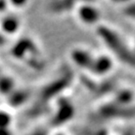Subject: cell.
<instances>
[{
	"label": "cell",
	"mask_w": 135,
	"mask_h": 135,
	"mask_svg": "<svg viewBox=\"0 0 135 135\" xmlns=\"http://www.w3.org/2000/svg\"><path fill=\"white\" fill-rule=\"evenodd\" d=\"M11 54L18 59H25L32 55H40V51L38 45L32 40L23 38L17 42L11 49Z\"/></svg>",
	"instance_id": "obj_7"
},
{
	"label": "cell",
	"mask_w": 135,
	"mask_h": 135,
	"mask_svg": "<svg viewBox=\"0 0 135 135\" xmlns=\"http://www.w3.org/2000/svg\"><path fill=\"white\" fill-rule=\"evenodd\" d=\"M11 121V118L9 114L4 112H0V129H4V128H8Z\"/></svg>",
	"instance_id": "obj_17"
},
{
	"label": "cell",
	"mask_w": 135,
	"mask_h": 135,
	"mask_svg": "<svg viewBox=\"0 0 135 135\" xmlns=\"http://www.w3.org/2000/svg\"><path fill=\"white\" fill-rule=\"evenodd\" d=\"M20 26V22L14 16L6 17L2 22V28L8 34H13L18 30Z\"/></svg>",
	"instance_id": "obj_13"
},
{
	"label": "cell",
	"mask_w": 135,
	"mask_h": 135,
	"mask_svg": "<svg viewBox=\"0 0 135 135\" xmlns=\"http://www.w3.org/2000/svg\"><path fill=\"white\" fill-rule=\"evenodd\" d=\"M121 11L127 18L135 21V2L124 3V6L122 7Z\"/></svg>",
	"instance_id": "obj_16"
},
{
	"label": "cell",
	"mask_w": 135,
	"mask_h": 135,
	"mask_svg": "<svg viewBox=\"0 0 135 135\" xmlns=\"http://www.w3.org/2000/svg\"><path fill=\"white\" fill-rule=\"evenodd\" d=\"M74 73L69 67H65L58 74L44 84L40 89L37 102L50 106L51 101L56 100L64 96V92L71 86L74 81Z\"/></svg>",
	"instance_id": "obj_2"
},
{
	"label": "cell",
	"mask_w": 135,
	"mask_h": 135,
	"mask_svg": "<svg viewBox=\"0 0 135 135\" xmlns=\"http://www.w3.org/2000/svg\"><path fill=\"white\" fill-rule=\"evenodd\" d=\"M131 48H132L133 52H134V54H135V38H134V40H133V44H132V46H131Z\"/></svg>",
	"instance_id": "obj_22"
},
{
	"label": "cell",
	"mask_w": 135,
	"mask_h": 135,
	"mask_svg": "<svg viewBox=\"0 0 135 135\" xmlns=\"http://www.w3.org/2000/svg\"><path fill=\"white\" fill-rule=\"evenodd\" d=\"M30 97V92L27 90H13L9 95L8 98V103L11 104L12 107H19L23 105L28 100Z\"/></svg>",
	"instance_id": "obj_12"
},
{
	"label": "cell",
	"mask_w": 135,
	"mask_h": 135,
	"mask_svg": "<svg viewBox=\"0 0 135 135\" xmlns=\"http://www.w3.org/2000/svg\"><path fill=\"white\" fill-rule=\"evenodd\" d=\"M94 56L95 55H93L91 52L83 47H75L70 53V58L72 63L79 69L87 70V71L92 65Z\"/></svg>",
	"instance_id": "obj_8"
},
{
	"label": "cell",
	"mask_w": 135,
	"mask_h": 135,
	"mask_svg": "<svg viewBox=\"0 0 135 135\" xmlns=\"http://www.w3.org/2000/svg\"><path fill=\"white\" fill-rule=\"evenodd\" d=\"M113 69L114 59L108 55H99L94 56V60L88 71L92 77H100L109 74Z\"/></svg>",
	"instance_id": "obj_6"
},
{
	"label": "cell",
	"mask_w": 135,
	"mask_h": 135,
	"mask_svg": "<svg viewBox=\"0 0 135 135\" xmlns=\"http://www.w3.org/2000/svg\"><path fill=\"white\" fill-rule=\"evenodd\" d=\"M5 8V2H0V11H3Z\"/></svg>",
	"instance_id": "obj_21"
},
{
	"label": "cell",
	"mask_w": 135,
	"mask_h": 135,
	"mask_svg": "<svg viewBox=\"0 0 135 135\" xmlns=\"http://www.w3.org/2000/svg\"><path fill=\"white\" fill-rule=\"evenodd\" d=\"M14 90V82L8 77L0 79V92L2 94H11Z\"/></svg>",
	"instance_id": "obj_15"
},
{
	"label": "cell",
	"mask_w": 135,
	"mask_h": 135,
	"mask_svg": "<svg viewBox=\"0 0 135 135\" xmlns=\"http://www.w3.org/2000/svg\"><path fill=\"white\" fill-rule=\"evenodd\" d=\"M134 117L135 105L123 106L115 103L113 100L106 101L100 104L90 116L93 125H102L107 121L128 120Z\"/></svg>",
	"instance_id": "obj_3"
},
{
	"label": "cell",
	"mask_w": 135,
	"mask_h": 135,
	"mask_svg": "<svg viewBox=\"0 0 135 135\" xmlns=\"http://www.w3.org/2000/svg\"><path fill=\"white\" fill-rule=\"evenodd\" d=\"M26 135H50V131L44 127H40L38 129H35Z\"/></svg>",
	"instance_id": "obj_18"
},
{
	"label": "cell",
	"mask_w": 135,
	"mask_h": 135,
	"mask_svg": "<svg viewBox=\"0 0 135 135\" xmlns=\"http://www.w3.org/2000/svg\"><path fill=\"white\" fill-rule=\"evenodd\" d=\"M0 135H12L9 129L8 128H4V129H0Z\"/></svg>",
	"instance_id": "obj_19"
},
{
	"label": "cell",
	"mask_w": 135,
	"mask_h": 135,
	"mask_svg": "<svg viewBox=\"0 0 135 135\" xmlns=\"http://www.w3.org/2000/svg\"><path fill=\"white\" fill-rule=\"evenodd\" d=\"M96 34L113 55L122 64L135 70V54L122 37L106 25H99Z\"/></svg>",
	"instance_id": "obj_1"
},
{
	"label": "cell",
	"mask_w": 135,
	"mask_h": 135,
	"mask_svg": "<svg viewBox=\"0 0 135 135\" xmlns=\"http://www.w3.org/2000/svg\"><path fill=\"white\" fill-rule=\"evenodd\" d=\"M76 14L78 20L84 25H99L100 21L101 13L97 6L93 2L77 3L75 7Z\"/></svg>",
	"instance_id": "obj_5"
},
{
	"label": "cell",
	"mask_w": 135,
	"mask_h": 135,
	"mask_svg": "<svg viewBox=\"0 0 135 135\" xmlns=\"http://www.w3.org/2000/svg\"><path fill=\"white\" fill-rule=\"evenodd\" d=\"M79 135H109V131L101 125H93L82 129Z\"/></svg>",
	"instance_id": "obj_14"
},
{
	"label": "cell",
	"mask_w": 135,
	"mask_h": 135,
	"mask_svg": "<svg viewBox=\"0 0 135 135\" xmlns=\"http://www.w3.org/2000/svg\"><path fill=\"white\" fill-rule=\"evenodd\" d=\"M117 84H116L115 80L114 79H105L102 82H98L96 89L93 93V95L96 97H106L111 94H114V92L117 88Z\"/></svg>",
	"instance_id": "obj_11"
},
{
	"label": "cell",
	"mask_w": 135,
	"mask_h": 135,
	"mask_svg": "<svg viewBox=\"0 0 135 135\" xmlns=\"http://www.w3.org/2000/svg\"><path fill=\"white\" fill-rule=\"evenodd\" d=\"M5 42H6V38H5V37L3 36V35L0 34V45L4 44Z\"/></svg>",
	"instance_id": "obj_20"
},
{
	"label": "cell",
	"mask_w": 135,
	"mask_h": 135,
	"mask_svg": "<svg viewBox=\"0 0 135 135\" xmlns=\"http://www.w3.org/2000/svg\"><path fill=\"white\" fill-rule=\"evenodd\" d=\"M111 100L123 106H134L135 91L129 87H117Z\"/></svg>",
	"instance_id": "obj_10"
},
{
	"label": "cell",
	"mask_w": 135,
	"mask_h": 135,
	"mask_svg": "<svg viewBox=\"0 0 135 135\" xmlns=\"http://www.w3.org/2000/svg\"><path fill=\"white\" fill-rule=\"evenodd\" d=\"M55 135H65L64 133H62V132H58V133H56V134H55Z\"/></svg>",
	"instance_id": "obj_23"
},
{
	"label": "cell",
	"mask_w": 135,
	"mask_h": 135,
	"mask_svg": "<svg viewBox=\"0 0 135 135\" xmlns=\"http://www.w3.org/2000/svg\"><path fill=\"white\" fill-rule=\"evenodd\" d=\"M55 102V108L50 119V125L53 128H60L73 119L76 109L71 100L65 96L58 98Z\"/></svg>",
	"instance_id": "obj_4"
},
{
	"label": "cell",
	"mask_w": 135,
	"mask_h": 135,
	"mask_svg": "<svg viewBox=\"0 0 135 135\" xmlns=\"http://www.w3.org/2000/svg\"><path fill=\"white\" fill-rule=\"evenodd\" d=\"M77 2L70 0H53L46 5V11L54 15L67 14L75 9Z\"/></svg>",
	"instance_id": "obj_9"
}]
</instances>
